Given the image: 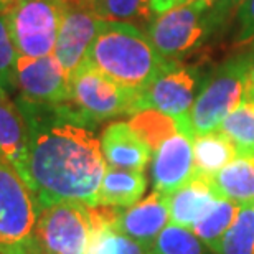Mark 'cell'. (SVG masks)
Listing matches in <instances>:
<instances>
[{
  "mask_svg": "<svg viewBox=\"0 0 254 254\" xmlns=\"http://www.w3.org/2000/svg\"><path fill=\"white\" fill-rule=\"evenodd\" d=\"M215 254H254V205L240 206Z\"/></svg>",
  "mask_w": 254,
  "mask_h": 254,
  "instance_id": "d4e9b609",
  "label": "cell"
},
{
  "mask_svg": "<svg viewBox=\"0 0 254 254\" xmlns=\"http://www.w3.org/2000/svg\"><path fill=\"white\" fill-rule=\"evenodd\" d=\"M245 2V0H218L210 10V17H211V25L213 30H216L218 27H223L228 17L238 10V7Z\"/></svg>",
  "mask_w": 254,
  "mask_h": 254,
  "instance_id": "f1b7e54d",
  "label": "cell"
},
{
  "mask_svg": "<svg viewBox=\"0 0 254 254\" xmlns=\"http://www.w3.org/2000/svg\"><path fill=\"white\" fill-rule=\"evenodd\" d=\"M86 60L116 83L140 93L174 62L162 58L137 25L104 20Z\"/></svg>",
  "mask_w": 254,
  "mask_h": 254,
  "instance_id": "7a4b0ae2",
  "label": "cell"
},
{
  "mask_svg": "<svg viewBox=\"0 0 254 254\" xmlns=\"http://www.w3.org/2000/svg\"><path fill=\"white\" fill-rule=\"evenodd\" d=\"M182 2V0H152V12L154 15H160L177 7Z\"/></svg>",
  "mask_w": 254,
  "mask_h": 254,
  "instance_id": "f546056e",
  "label": "cell"
},
{
  "mask_svg": "<svg viewBox=\"0 0 254 254\" xmlns=\"http://www.w3.org/2000/svg\"><path fill=\"white\" fill-rule=\"evenodd\" d=\"M169 196L170 225L190 230L221 200L215 180L205 175L193 174L184 185Z\"/></svg>",
  "mask_w": 254,
  "mask_h": 254,
  "instance_id": "5bb4252c",
  "label": "cell"
},
{
  "mask_svg": "<svg viewBox=\"0 0 254 254\" xmlns=\"http://www.w3.org/2000/svg\"><path fill=\"white\" fill-rule=\"evenodd\" d=\"M0 10L3 12V5H2V0H0Z\"/></svg>",
  "mask_w": 254,
  "mask_h": 254,
  "instance_id": "836d02e7",
  "label": "cell"
},
{
  "mask_svg": "<svg viewBox=\"0 0 254 254\" xmlns=\"http://www.w3.org/2000/svg\"><path fill=\"white\" fill-rule=\"evenodd\" d=\"M236 155V147L220 130L198 135L193 139V174L215 179Z\"/></svg>",
  "mask_w": 254,
  "mask_h": 254,
  "instance_id": "d6986e66",
  "label": "cell"
},
{
  "mask_svg": "<svg viewBox=\"0 0 254 254\" xmlns=\"http://www.w3.org/2000/svg\"><path fill=\"white\" fill-rule=\"evenodd\" d=\"M254 52L226 60L203 81L195 103L184 119L177 121L179 132L195 139L218 130L225 118L245 99L246 79Z\"/></svg>",
  "mask_w": 254,
  "mask_h": 254,
  "instance_id": "3957f363",
  "label": "cell"
},
{
  "mask_svg": "<svg viewBox=\"0 0 254 254\" xmlns=\"http://www.w3.org/2000/svg\"><path fill=\"white\" fill-rule=\"evenodd\" d=\"M139 93L101 73L88 60L71 74L69 103L94 126L106 119L137 113Z\"/></svg>",
  "mask_w": 254,
  "mask_h": 254,
  "instance_id": "52a82bcc",
  "label": "cell"
},
{
  "mask_svg": "<svg viewBox=\"0 0 254 254\" xmlns=\"http://www.w3.org/2000/svg\"><path fill=\"white\" fill-rule=\"evenodd\" d=\"M40 205L17 169L0 155V254H38Z\"/></svg>",
  "mask_w": 254,
  "mask_h": 254,
  "instance_id": "277c9868",
  "label": "cell"
},
{
  "mask_svg": "<svg viewBox=\"0 0 254 254\" xmlns=\"http://www.w3.org/2000/svg\"><path fill=\"white\" fill-rule=\"evenodd\" d=\"M17 60L18 53L13 45L12 35H10L7 17L0 10V88L8 91L10 94L15 91Z\"/></svg>",
  "mask_w": 254,
  "mask_h": 254,
  "instance_id": "4316f807",
  "label": "cell"
},
{
  "mask_svg": "<svg viewBox=\"0 0 254 254\" xmlns=\"http://www.w3.org/2000/svg\"><path fill=\"white\" fill-rule=\"evenodd\" d=\"M99 142L106 165L113 169L144 172L152 160L149 145L124 121H118L106 127Z\"/></svg>",
  "mask_w": 254,
  "mask_h": 254,
  "instance_id": "9a60e30c",
  "label": "cell"
},
{
  "mask_svg": "<svg viewBox=\"0 0 254 254\" xmlns=\"http://www.w3.org/2000/svg\"><path fill=\"white\" fill-rule=\"evenodd\" d=\"M15 101L28 124V180L40 210L63 201L96 206L108 165L94 124L71 103Z\"/></svg>",
  "mask_w": 254,
  "mask_h": 254,
  "instance_id": "6da1fadb",
  "label": "cell"
},
{
  "mask_svg": "<svg viewBox=\"0 0 254 254\" xmlns=\"http://www.w3.org/2000/svg\"><path fill=\"white\" fill-rule=\"evenodd\" d=\"M129 124L137 132V135L149 145L152 154L159 149L162 142L179 132L174 118L155 109H144L132 114Z\"/></svg>",
  "mask_w": 254,
  "mask_h": 254,
  "instance_id": "cb8c5ba5",
  "label": "cell"
},
{
  "mask_svg": "<svg viewBox=\"0 0 254 254\" xmlns=\"http://www.w3.org/2000/svg\"><path fill=\"white\" fill-rule=\"evenodd\" d=\"M13 2H15V0H2L3 10H5V8H7V7H8V5H10V3H13Z\"/></svg>",
  "mask_w": 254,
  "mask_h": 254,
  "instance_id": "d6a6232c",
  "label": "cell"
},
{
  "mask_svg": "<svg viewBox=\"0 0 254 254\" xmlns=\"http://www.w3.org/2000/svg\"><path fill=\"white\" fill-rule=\"evenodd\" d=\"M221 134L236 147L238 155L254 154V103L243 99L230 114L226 116L221 126L218 127Z\"/></svg>",
  "mask_w": 254,
  "mask_h": 254,
  "instance_id": "603a6c76",
  "label": "cell"
},
{
  "mask_svg": "<svg viewBox=\"0 0 254 254\" xmlns=\"http://www.w3.org/2000/svg\"><path fill=\"white\" fill-rule=\"evenodd\" d=\"M254 40V0H245L236 10V45H246Z\"/></svg>",
  "mask_w": 254,
  "mask_h": 254,
  "instance_id": "83f0119b",
  "label": "cell"
},
{
  "mask_svg": "<svg viewBox=\"0 0 254 254\" xmlns=\"http://www.w3.org/2000/svg\"><path fill=\"white\" fill-rule=\"evenodd\" d=\"M154 191L170 195L193 175V139L177 132L152 154Z\"/></svg>",
  "mask_w": 254,
  "mask_h": 254,
  "instance_id": "4fadbf2b",
  "label": "cell"
},
{
  "mask_svg": "<svg viewBox=\"0 0 254 254\" xmlns=\"http://www.w3.org/2000/svg\"><path fill=\"white\" fill-rule=\"evenodd\" d=\"M150 254H215L211 253L190 230L167 225L152 246Z\"/></svg>",
  "mask_w": 254,
  "mask_h": 254,
  "instance_id": "484cf974",
  "label": "cell"
},
{
  "mask_svg": "<svg viewBox=\"0 0 254 254\" xmlns=\"http://www.w3.org/2000/svg\"><path fill=\"white\" fill-rule=\"evenodd\" d=\"M210 10L205 0H190L155 15L145 32L152 47L169 62L189 57L213 32Z\"/></svg>",
  "mask_w": 254,
  "mask_h": 254,
  "instance_id": "5b68a950",
  "label": "cell"
},
{
  "mask_svg": "<svg viewBox=\"0 0 254 254\" xmlns=\"http://www.w3.org/2000/svg\"><path fill=\"white\" fill-rule=\"evenodd\" d=\"M18 98L37 104H63L71 101V74L55 55L40 58L18 57L15 73Z\"/></svg>",
  "mask_w": 254,
  "mask_h": 254,
  "instance_id": "30bf717a",
  "label": "cell"
},
{
  "mask_svg": "<svg viewBox=\"0 0 254 254\" xmlns=\"http://www.w3.org/2000/svg\"><path fill=\"white\" fill-rule=\"evenodd\" d=\"M147 190V177L144 172H132L106 167L101 180L96 206L127 208L142 200Z\"/></svg>",
  "mask_w": 254,
  "mask_h": 254,
  "instance_id": "e0dca14e",
  "label": "cell"
},
{
  "mask_svg": "<svg viewBox=\"0 0 254 254\" xmlns=\"http://www.w3.org/2000/svg\"><path fill=\"white\" fill-rule=\"evenodd\" d=\"M104 210L109 225L116 231L149 250H152L159 235L170 223L169 196L154 190L132 206H104Z\"/></svg>",
  "mask_w": 254,
  "mask_h": 254,
  "instance_id": "7c38bea8",
  "label": "cell"
},
{
  "mask_svg": "<svg viewBox=\"0 0 254 254\" xmlns=\"http://www.w3.org/2000/svg\"><path fill=\"white\" fill-rule=\"evenodd\" d=\"M93 210L94 231L86 254H150L149 248L121 235L109 225L104 206H94Z\"/></svg>",
  "mask_w": 254,
  "mask_h": 254,
  "instance_id": "ffe728a7",
  "label": "cell"
},
{
  "mask_svg": "<svg viewBox=\"0 0 254 254\" xmlns=\"http://www.w3.org/2000/svg\"><path fill=\"white\" fill-rule=\"evenodd\" d=\"M0 155L17 169L30 187L28 124L17 101L3 88H0Z\"/></svg>",
  "mask_w": 254,
  "mask_h": 254,
  "instance_id": "2e32d148",
  "label": "cell"
},
{
  "mask_svg": "<svg viewBox=\"0 0 254 254\" xmlns=\"http://www.w3.org/2000/svg\"><path fill=\"white\" fill-rule=\"evenodd\" d=\"M205 78L196 66L174 62L139 93L137 113L155 109L175 121L184 119L195 103Z\"/></svg>",
  "mask_w": 254,
  "mask_h": 254,
  "instance_id": "9c48e42d",
  "label": "cell"
},
{
  "mask_svg": "<svg viewBox=\"0 0 254 254\" xmlns=\"http://www.w3.org/2000/svg\"><path fill=\"white\" fill-rule=\"evenodd\" d=\"M245 99H250L254 103V62L251 64V69L248 73L246 79V89H245Z\"/></svg>",
  "mask_w": 254,
  "mask_h": 254,
  "instance_id": "4dcf8cb0",
  "label": "cell"
},
{
  "mask_svg": "<svg viewBox=\"0 0 254 254\" xmlns=\"http://www.w3.org/2000/svg\"><path fill=\"white\" fill-rule=\"evenodd\" d=\"M185 2H190V0H182L180 3H185ZM205 2H206L208 5H211V7H213V5H215V3L218 2V0H205ZM180 3H179V5H180Z\"/></svg>",
  "mask_w": 254,
  "mask_h": 254,
  "instance_id": "1f68e13d",
  "label": "cell"
},
{
  "mask_svg": "<svg viewBox=\"0 0 254 254\" xmlns=\"http://www.w3.org/2000/svg\"><path fill=\"white\" fill-rule=\"evenodd\" d=\"M93 208L78 201L42 208L35 228L38 254H86L94 231Z\"/></svg>",
  "mask_w": 254,
  "mask_h": 254,
  "instance_id": "ba28073f",
  "label": "cell"
},
{
  "mask_svg": "<svg viewBox=\"0 0 254 254\" xmlns=\"http://www.w3.org/2000/svg\"><path fill=\"white\" fill-rule=\"evenodd\" d=\"M89 8L101 20L127 22L139 27L149 25L155 17L152 12V0H86Z\"/></svg>",
  "mask_w": 254,
  "mask_h": 254,
  "instance_id": "7402d4cb",
  "label": "cell"
},
{
  "mask_svg": "<svg viewBox=\"0 0 254 254\" xmlns=\"http://www.w3.org/2000/svg\"><path fill=\"white\" fill-rule=\"evenodd\" d=\"M103 22L86 0H64L62 25L53 55L60 64L73 74L88 57L91 43L99 33Z\"/></svg>",
  "mask_w": 254,
  "mask_h": 254,
  "instance_id": "8fae6325",
  "label": "cell"
},
{
  "mask_svg": "<svg viewBox=\"0 0 254 254\" xmlns=\"http://www.w3.org/2000/svg\"><path fill=\"white\" fill-rule=\"evenodd\" d=\"M64 0H15L3 10L18 57L53 55Z\"/></svg>",
  "mask_w": 254,
  "mask_h": 254,
  "instance_id": "8992f818",
  "label": "cell"
},
{
  "mask_svg": "<svg viewBox=\"0 0 254 254\" xmlns=\"http://www.w3.org/2000/svg\"><path fill=\"white\" fill-rule=\"evenodd\" d=\"M213 180L223 198L238 206L254 205V154L236 155Z\"/></svg>",
  "mask_w": 254,
  "mask_h": 254,
  "instance_id": "ac0fdd59",
  "label": "cell"
},
{
  "mask_svg": "<svg viewBox=\"0 0 254 254\" xmlns=\"http://www.w3.org/2000/svg\"><path fill=\"white\" fill-rule=\"evenodd\" d=\"M240 211V206L231 203L226 198H221L195 226L191 228V233L205 245L211 253L216 251L221 238L230 230L235 218Z\"/></svg>",
  "mask_w": 254,
  "mask_h": 254,
  "instance_id": "44dd1931",
  "label": "cell"
}]
</instances>
